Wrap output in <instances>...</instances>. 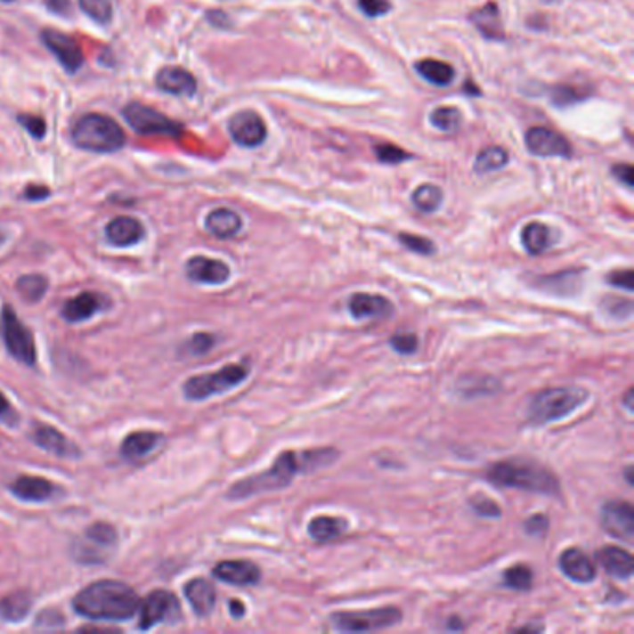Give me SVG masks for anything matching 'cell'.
Here are the masks:
<instances>
[{
    "label": "cell",
    "mask_w": 634,
    "mask_h": 634,
    "mask_svg": "<svg viewBox=\"0 0 634 634\" xmlns=\"http://www.w3.org/2000/svg\"><path fill=\"white\" fill-rule=\"evenodd\" d=\"M339 454L335 449H313V451H287L283 452L270 469L248 476L235 485H231V490L227 492V499L231 500H242L253 495L273 492V490H283L294 480L296 475L300 473H313L316 469H322L331 465Z\"/></svg>",
    "instance_id": "obj_1"
},
{
    "label": "cell",
    "mask_w": 634,
    "mask_h": 634,
    "mask_svg": "<svg viewBox=\"0 0 634 634\" xmlns=\"http://www.w3.org/2000/svg\"><path fill=\"white\" fill-rule=\"evenodd\" d=\"M73 608L77 614L93 622H126L138 612L140 599L121 581H97L78 591Z\"/></svg>",
    "instance_id": "obj_2"
},
{
    "label": "cell",
    "mask_w": 634,
    "mask_h": 634,
    "mask_svg": "<svg viewBox=\"0 0 634 634\" xmlns=\"http://www.w3.org/2000/svg\"><path fill=\"white\" fill-rule=\"evenodd\" d=\"M485 478L499 485V488H516L553 497L560 495L558 478L549 469L540 467V465L531 461H499L488 469Z\"/></svg>",
    "instance_id": "obj_3"
},
{
    "label": "cell",
    "mask_w": 634,
    "mask_h": 634,
    "mask_svg": "<svg viewBox=\"0 0 634 634\" xmlns=\"http://www.w3.org/2000/svg\"><path fill=\"white\" fill-rule=\"evenodd\" d=\"M73 143L82 151L116 153L125 145V133L116 119L104 114H84L71 126Z\"/></svg>",
    "instance_id": "obj_4"
},
{
    "label": "cell",
    "mask_w": 634,
    "mask_h": 634,
    "mask_svg": "<svg viewBox=\"0 0 634 634\" xmlns=\"http://www.w3.org/2000/svg\"><path fill=\"white\" fill-rule=\"evenodd\" d=\"M589 398L588 391L582 387H551L540 391L528 404V420L532 425H549L572 415L575 410L586 404Z\"/></svg>",
    "instance_id": "obj_5"
},
{
    "label": "cell",
    "mask_w": 634,
    "mask_h": 634,
    "mask_svg": "<svg viewBox=\"0 0 634 634\" xmlns=\"http://www.w3.org/2000/svg\"><path fill=\"white\" fill-rule=\"evenodd\" d=\"M248 376H249L248 365L242 363L225 365L216 372L188 378L186 384L183 386V391L188 400H207L215 394H222L235 389Z\"/></svg>",
    "instance_id": "obj_6"
},
{
    "label": "cell",
    "mask_w": 634,
    "mask_h": 634,
    "mask_svg": "<svg viewBox=\"0 0 634 634\" xmlns=\"http://www.w3.org/2000/svg\"><path fill=\"white\" fill-rule=\"evenodd\" d=\"M329 620L333 627L341 632H369L396 625L402 620V612L394 606L372 610H346L335 612Z\"/></svg>",
    "instance_id": "obj_7"
},
{
    "label": "cell",
    "mask_w": 634,
    "mask_h": 634,
    "mask_svg": "<svg viewBox=\"0 0 634 634\" xmlns=\"http://www.w3.org/2000/svg\"><path fill=\"white\" fill-rule=\"evenodd\" d=\"M125 121L131 125V129L138 134H160V136H172L177 138L183 133V125L174 121L172 118L164 116L162 112L145 107L142 102H131L123 109Z\"/></svg>",
    "instance_id": "obj_8"
},
{
    "label": "cell",
    "mask_w": 634,
    "mask_h": 634,
    "mask_svg": "<svg viewBox=\"0 0 634 634\" xmlns=\"http://www.w3.org/2000/svg\"><path fill=\"white\" fill-rule=\"evenodd\" d=\"M140 629L147 630L153 629L158 623H164L167 620L177 622L181 618L179 610V601L172 594V591L166 589H155L140 603Z\"/></svg>",
    "instance_id": "obj_9"
},
{
    "label": "cell",
    "mask_w": 634,
    "mask_h": 634,
    "mask_svg": "<svg viewBox=\"0 0 634 634\" xmlns=\"http://www.w3.org/2000/svg\"><path fill=\"white\" fill-rule=\"evenodd\" d=\"M4 341H6V348L17 362L25 363L28 367L36 365L37 354H36L34 337L30 329L20 322L19 316L10 307L4 309Z\"/></svg>",
    "instance_id": "obj_10"
},
{
    "label": "cell",
    "mask_w": 634,
    "mask_h": 634,
    "mask_svg": "<svg viewBox=\"0 0 634 634\" xmlns=\"http://www.w3.org/2000/svg\"><path fill=\"white\" fill-rule=\"evenodd\" d=\"M526 150L536 157H562L572 158L573 150L569 140L547 126H532L524 134Z\"/></svg>",
    "instance_id": "obj_11"
},
{
    "label": "cell",
    "mask_w": 634,
    "mask_h": 634,
    "mask_svg": "<svg viewBox=\"0 0 634 634\" xmlns=\"http://www.w3.org/2000/svg\"><path fill=\"white\" fill-rule=\"evenodd\" d=\"M41 41L58 58L60 66L68 73H77L82 68L84 51L71 36L54 28H45L41 32Z\"/></svg>",
    "instance_id": "obj_12"
},
{
    "label": "cell",
    "mask_w": 634,
    "mask_h": 634,
    "mask_svg": "<svg viewBox=\"0 0 634 634\" xmlns=\"http://www.w3.org/2000/svg\"><path fill=\"white\" fill-rule=\"evenodd\" d=\"M601 524L605 531L623 541L634 538V508L625 500H610L601 508Z\"/></svg>",
    "instance_id": "obj_13"
},
{
    "label": "cell",
    "mask_w": 634,
    "mask_h": 634,
    "mask_svg": "<svg viewBox=\"0 0 634 634\" xmlns=\"http://www.w3.org/2000/svg\"><path fill=\"white\" fill-rule=\"evenodd\" d=\"M229 134L242 147H259L266 140V125L257 112L242 110L229 119Z\"/></svg>",
    "instance_id": "obj_14"
},
{
    "label": "cell",
    "mask_w": 634,
    "mask_h": 634,
    "mask_svg": "<svg viewBox=\"0 0 634 634\" xmlns=\"http://www.w3.org/2000/svg\"><path fill=\"white\" fill-rule=\"evenodd\" d=\"M348 309L355 321H386L394 311L386 296L367 292H355L348 300Z\"/></svg>",
    "instance_id": "obj_15"
},
{
    "label": "cell",
    "mask_w": 634,
    "mask_h": 634,
    "mask_svg": "<svg viewBox=\"0 0 634 634\" xmlns=\"http://www.w3.org/2000/svg\"><path fill=\"white\" fill-rule=\"evenodd\" d=\"M186 276L201 285H224L231 276V270L218 259L196 256L186 263Z\"/></svg>",
    "instance_id": "obj_16"
},
{
    "label": "cell",
    "mask_w": 634,
    "mask_h": 634,
    "mask_svg": "<svg viewBox=\"0 0 634 634\" xmlns=\"http://www.w3.org/2000/svg\"><path fill=\"white\" fill-rule=\"evenodd\" d=\"M157 88L164 93L192 97L198 90V80L188 69L181 66H166L157 73Z\"/></svg>",
    "instance_id": "obj_17"
},
{
    "label": "cell",
    "mask_w": 634,
    "mask_h": 634,
    "mask_svg": "<svg viewBox=\"0 0 634 634\" xmlns=\"http://www.w3.org/2000/svg\"><path fill=\"white\" fill-rule=\"evenodd\" d=\"M32 439L39 449H44L58 458L80 456V449L75 445V443L51 425H36L32 430Z\"/></svg>",
    "instance_id": "obj_18"
},
{
    "label": "cell",
    "mask_w": 634,
    "mask_h": 634,
    "mask_svg": "<svg viewBox=\"0 0 634 634\" xmlns=\"http://www.w3.org/2000/svg\"><path fill=\"white\" fill-rule=\"evenodd\" d=\"M558 565L562 569V573L569 581H575L579 584H588L591 581H596L597 575L596 562L577 547L565 549V551L560 555Z\"/></svg>",
    "instance_id": "obj_19"
},
{
    "label": "cell",
    "mask_w": 634,
    "mask_h": 634,
    "mask_svg": "<svg viewBox=\"0 0 634 634\" xmlns=\"http://www.w3.org/2000/svg\"><path fill=\"white\" fill-rule=\"evenodd\" d=\"M10 492L17 499L25 500V502H45V500L54 499L60 493L54 482H51L47 478H41V476H30V475L19 476L17 480H13L10 484Z\"/></svg>",
    "instance_id": "obj_20"
},
{
    "label": "cell",
    "mask_w": 634,
    "mask_h": 634,
    "mask_svg": "<svg viewBox=\"0 0 634 634\" xmlns=\"http://www.w3.org/2000/svg\"><path fill=\"white\" fill-rule=\"evenodd\" d=\"M213 575L232 586H253L261 581V569L248 560H225L213 569Z\"/></svg>",
    "instance_id": "obj_21"
},
{
    "label": "cell",
    "mask_w": 634,
    "mask_h": 634,
    "mask_svg": "<svg viewBox=\"0 0 634 634\" xmlns=\"http://www.w3.org/2000/svg\"><path fill=\"white\" fill-rule=\"evenodd\" d=\"M104 235L112 246L129 248L138 244L145 237V229L140 220L133 216H118L109 222Z\"/></svg>",
    "instance_id": "obj_22"
},
{
    "label": "cell",
    "mask_w": 634,
    "mask_h": 634,
    "mask_svg": "<svg viewBox=\"0 0 634 634\" xmlns=\"http://www.w3.org/2000/svg\"><path fill=\"white\" fill-rule=\"evenodd\" d=\"M162 434L151 432V430H140L126 435L121 443V456L126 461H138L145 458L150 452H153L160 443H162Z\"/></svg>",
    "instance_id": "obj_23"
},
{
    "label": "cell",
    "mask_w": 634,
    "mask_h": 634,
    "mask_svg": "<svg viewBox=\"0 0 634 634\" xmlns=\"http://www.w3.org/2000/svg\"><path fill=\"white\" fill-rule=\"evenodd\" d=\"M104 305V298L95 292H82L75 298L68 300L61 309V316L68 322H84L92 319Z\"/></svg>",
    "instance_id": "obj_24"
},
{
    "label": "cell",
    "mask_w": 634,
    "mask_h": 634,
    "mask_svg": "<svg viewBox=\"0 0 634 634\" xmlns=\"http://www.w3.org/2000/svg\"><path fill=\"white\" fill-rule=\"evenodd\" d=\"M184 596L199 618L208 616L216 605V588L207 579H194L184 586Z\"/></svg>",
    "instance_id": "obj_25"
},
{
    "label": "cell",
    "mask_w": 634,
    "mask_h": 634,
    "mask_svg": "<svg viewBox=\"0 0 634 634\" xmlns=\"http://www.w3.org/2000/svg\"><path fill=\"white\" fill-rule=\"evenodd\" d=\"M555 242H557V232L541 222L526 224L521 231V244L526 249V253H531V256L545 253L547 249H551L555 246Z\"/></svg>",
    "instance_id": "obj_26"
},
{
    "label": "cell",
    "mask_w": 634,
    "mask_h": 634,
    "mask_svg": "<svg viewBox=\"0 0 634 634\" xmlns=\"http://www.w3.org/2000/svg\"><path fill=\"white\" fill-rule=\"evenodd\" d=\"M597 560L603 565L605 572L614 579H630L634 572L632 555L622 547H605L597 553Z\"/></svg>",
    "instance_id": "obj_27"
},
{
    "label": "cell",
    "mask_w": 634,
    "mask_h": 634,
    "mask_svg": "<svg viewBox=\"0 0 634 634\" xmlns=\"http://www.w3.org/2000/svg\"><path fill=\"white\" fill-rule=\"evenodd\" d=\"M205 227L213 237L225 240L239 235L242 229V218L231 208H215L213 213H208Z\"/></svg>",
    "instance_id": "obj_28"
},
{
    "label": "cell",
    "mask_w": 634,
    "mask_h": 634,
    "mask_svg": "<svg viewBox=\"0 0 634 634\" xmlns=\"http://www.w3.org/2000/svg\"><path fill=\"white\" fill-rule=\"evenodd\" d=\"M469 20L478 28V32L492 41L504 39V28L500 20V12L495 3H488L485 6L469 13Z\"/></svg>",
    "instance_id": "obj_29"
},
{
    "label": "cell",
    "mask_w": 634,
    "mask_h": 634,
    "mask_svg": "<svg viewBox=\"0 0 634 634\" xmlns=\"http://www.w3.org/2000/svg\"><path fill=\"white\" fill-rule=\"evenodd\" d=\"M415 71L422 78L428 80L430 84H434V86H449V84H452V80L456 77V71H454V68L451 66V63L441 61V60H434V58L419 60L415 63Z\"/></svg>",
    "instance_id": "obj_30"
},
{
    "label": "cell",
    "mask_w": 634,
    "mask_h": 634,
    "mask_svg": "<svg viewBox=\"0 0 634 634\" xmlns=\"http://www.w3.org/2000/svg\"><path fill=\"white\" fill-rule=\"evenodd\" d=\"M346 528H348L346 519L319 516V517L311 519V523H309V536L319 543H328V541L341 538L346 532Z\"/></svg>",
    "instance_id": "obj_31"
},
{
    "label": "cell",
    "mask_w": 634,
    "mask_h": 634,
    "mask_svg": "<svg viewBox=\"0 0 634 634\" xmlns=\"http://www.w3.org/2000/svg\"><path fill=\"white\" fill-rule=\"evenodd\" d=\"M32 606V597L27 591H15V594L0 599V618L10 622V623H17L23 622Z\"/></svg>",
    "instance_id": "obj_32"
},
{
    "label": "cell",
    "mask_w": 634,
    "mask_h": 634,
    "mask_svg": "<svg viewBox=\"0 0 634 634\" xmlns=\"http://www.w3.org/2000/svg\"><path fill=\"white\" fill-rule=\"evenodd\" d=\"M581 281H582V278L579 276L577 270H567V272L555 273V276L541 278L540 280V287L543 290L555 292V294H560V296H572V294H577L581 290V287H582Z\"/></svg>",
    "instance_id": "obj_33"
},
{
    "label": "cell",
    "mask_w": 634,
    "mask_h": 634,
    "mask_svg": "<svg viewBox=\"0 0 634 634\" xmlns=\"http://www.w3.org/2000/svg\"><path fill=\"white\" fill-rule=\"evenodd\" d=\"M510 157L508 151L502 150L499 145H492L482 150L475 160V170L478 174H490V172H497L500 167H504L508 164Z\"/></svg>",
    "instance_id": "obj_34"
},
{
    "label": "cell",
    "mask_w": 634,
    "mask_h": 634,
    "mask_svg": "<svg viewBox=\"0 0 634 634\" xmlns=\"http://www.w3.org/2000/svg\"><path fill=\"white\" fill-rule=\"evenodd\" d=\"M15 287L27 302H39L49 289V280L41 276V273H27V276H20L17 280Z\"/></svg>",
    "instance_id": "obj_35"
},
{
    "label": "cell",
    "mask_w": 634,
    "mask_h": 634,
    "mask_svg": "<svg viewBox=\"0 0 634 634\" xmlns=\"http://www.w3.org/2000/svg\"><path fill=\"white\" fill-rule=\"evenodd\" d=\"M411 201L415 205V208H419L420 213H435V210L441 207L443 203V192L441 188L435 184H420L419 188H415V192L411 194Z\"/></svg>",
    "instance_id": "obj_36"
},
{
    "label": "cell",
    "mask_w": 634,
    "mask_h": 634,
    "mask_svg": "<svg viewBox=\"0 0 634 634\" xmlns=\"http://www.w3.org/2000/svg\"><path fill=\"white\" fill-rule=\"evenodd\" d=\"M430 123L443 133H454L461 125V112L454 107H437L430 112Z\"/></svg>",
    "instance_id": "obj_37"
},
{
    "label": "cell",
    "mask_w": 634,
    "mask_h": 634,
    "mask_svg": "<svg viewBox=\"0 0 634 634\" xmlns=\"http://www.w3.org/2000/svg\"><path fill=\"white\" fill-rule=\"evenodd\" d=\"M532 582H534V575H532V569L528 565L517 564L504 572V584L512 589L526 591L532 588Z\"/></svg>",
    "instance_id": "obj_38"
},
{
    "label": "cell",
    "mask_w": 634,
    "mask_h": 634,
    "mask_svg": "<svg viewBox=\"0 0 634 634\" xmlns=\"http://www.w3.org/2000/svg\"><path fill=\"white\" fill-rule=\"evenodd\" d=\"M80 10L99 25H109L112 20L110 0H78Z\"/></svg>",
    "instance_id": "obj_39"
},
{
    "label": "cell",
    "mask_w": 634,
    "mask_h": 634,
    "mask_svg": "<svg viewBox=\"0 0 634 634\" xmlns=\"http://www.w3.org/2000/svg\"><path fill=\"white\" fill-rule=\"evenodd\" d=\"M86 540L101 545V547H114L118 543V532L110 523H93L88 526Z\"/></svg>",
    "instance_id": "obj_40"
},
{
    "label": "cell",
    "mask_w": 634,
    "mask_h": 634,
    "mask_svg": "<svg viewBox=\"0 0 634 634\" xmlns=\"http://www.w3.org/2000/svg\"><path fill=\"white\" fill-rule=\"evenodd\" d=\"M398 242L404 248H408L410 251L419 253V256H432V253L435 251V244L430 239L411 235V232H400Z\"/></svg>",
    "instance_id": "obj_41"
},
{
    "label": "cell",
    "mask_w": 634,
    "mask_h": 634,
    "mask_svg": "<svg viewBox=\"0 0 634 634\" xmlns=\"http://www.w3.org/2000/svg\"><path fill=\"white\" fill-rule=\"evenodd\" d=\"M391 348L402 355H411L419 348L417 335L411 331H398L391 337Z\"/></svg>",
    "instance_id": "obj_42"
},
{
    "label": "cell",
    "mask_w": 634,
    "mask_h": 634,
    "mask_svg": "<svg viewBox=\"0 0 634 634\" xmlns=\"http://www.w3.org/2000/svg\"><path fill=\"white\" fill-rule=\"evenodd\" d=\"M376 157L379 162H384V164H400V162H404V160H410L411 155L406 153L404 150H400V147L396 145H391V143H384V145H378L376 147Z\"/></svg>",
    "instance_id": "obj_43"
},
{
    "label": "cell",
    "mask_w": 634,
    "mask_h": 634,
    "mask_svg": "<svg viewBox=\"0 0 634 634\" xmlns=\"http://www.w3.org/2000/svg\"><path fill=\"white\" fill-rule=\"evenodd\" d=\"M17 121L20 123V126L23 129L34 136L36 140H41L45 134H47V123L44 118H39V116H32V114H19L17 116Z\"/></svg>",
    "instance_id": "obj_44"
},
{
    "label": "cell",
    "mask_w": 634,
    "mask_h": 634,
    "mask_svg": "<svg viewBox=\"0 0 634 634\" xmlns=\"http://www.w3.org/2000/svg\"><path fill=\"white\" fill-rule=\"evenodd\" d=\"M471 506H473V510L480 516V517H492V519H497L500 517L502 510H500V506L490 499V497H475L471 499Z\"/></svg>",
    "instance_id": "obj_45"
},
{
    "label": "cell",
    "mask_w": 634,
    "mask_h": 634,
    "mask_svg": "<svg viewBox=\"0 0 634 634\" xmlns=\"http://www.w3.org/2000/svg\"><path fill=\"white\" fill-rule=\"evenodd\" d=\"M357 6L367 17L376 19L391 12L389 0H357Z\"/></svg>",
    "instance_id": "obj_46"
},
{
    "label": "cell",
    "mask_w": 634,
    "mask_h": 634,
    "mask_svg": "<svg viewBox=\"0 0 634 634\" xmlns=\"http://www.w3.org/2000/svg\"><path fill=\"white\" fill-rule=\"evenodd\" d=\"M606 313H610L614 319H629L632 314V302L630 300H623V298H606L603 302Z\"/></svg>",
    "instance_id": "obj_47"
},
{
    "label": "cell",
    "mask_w": 634,
    "mask_h": 634,
    "mask_svg": "<svg viewBox=\"0 0 634 634\" xmlns=\"http://www.w3.org/2000/svg\"><path fill=\"white\" fill-rule=\"evenodd\" d=\"M215 345H216L215 335L196 333V335H192V339H190V343H188V350H190V354L201 355V354H207Z\"/></svg>",
    "instance_id": "obj_48"
},
{
    "label": "cell",
    "mask_w": 634,
    "mask_h": 634,
    "mask_svg": "<svg viewBox=\"0 0 634 634\" xmlns=\"http://www.w3.org/2000/svg\"><path fill=\"white\" fill-rule=\"evenodd\" d=\"M606 281H608L612 287L623 289V290H627V292H632V290H634V285H632V270H630V268L612 272Z\"/></svg>",
    "instance_id": "obj_49"
},
{
    "label": "cell",
    "mask_w": 634,
    "mask_h": 634,
    "mask_svg": "<svg viewBox=\"0 0 634 634\" xmlns=\"http://www.w3.org/2000/svg\"><path fill=\"white\" fill-rule=\"evenodd\" d=\"M549 528V517L545 514H536L524 521V531L531 536H543Z\"/></svg>",
    "instance_id": "obj_50"
},
{
    "label": "cell",
    "mask_w": 634,
    "mask_h": 634,
    "mask_svg": "<svg viewBox=\"0 0 634 634\" xmlns=\"http://www.w3.org/2000/svg\"><path fill=\"white\" fill-rule=\"evenodd\" d=\"M36 625H37V627L54 629V627L63 625V616L60 614V612H56V610H44V612H41V614L37 616Z\"/></svg>",
    "instance_id": "obj_51"
},
{
    "label": "cell",
    "mask_w": 634,
    "mask_h": 634,
    "mask_svg": "<svg viewBox=\"0 0 634 634\" xmlns=\"http://www.w3.org/2000/svg\"><path fill=\"white\" fill-rule=\"evenodd\" d=\"M612 174H614V177L620 183H623L627 188L634 186V167L630 164H616L612 167Z\"/></svg>",
    "instance_id": "obj_52"
},
{
    "label": "cell",
    "mask_w": 634,
    "mask_h": 634,
    "mask_svg": "<svg viewBox=\"0 0 634 634\" xmlns=\"http://www.w3.org/2000/svg\"><path fill=\"white\" fill-rule=\"evenodd\" d=\"M575 101H579V95L573 88H557L553 92V102L557 107H565V104H572Z\"/></svg>",
    "instance_id": "obj_53"
},
{
    "label": "cell",
    "mask_w": 634,
    "mask_h": 634,
    "mask_svg": "<svg viewBox=\"0 0 634 634\" xmlns=\"http://www.w3.org/2000/svg\"><path fill=\"white\" fill-rule=\"evenodd\" d=\"M0 420L6 422L8 427H13L15 422L19 420V415L15 413V410L12 408V404L8 402V398L0 393Z\"/></svg>",
    "instance_id": "obj_54"
},
{
    "label": "cell",
    "mask_w": 634,
    "mask_h": 634,
    "mask_svg": "<svg viewBox=\"0 0 634 634\" xmlns=\"http://www.w3.org/2000/svg\"><path fill=\"white\" fill-rule=\"evenodd\" d=\"M51 194V190L47 186H41V184H28L25 188V194L23 198L28 199V201H41V199H45L49 198Z\"/></svg>",
    "instance_id": "obj_55"
},
{
    "label": "cell",
    "mask_w": 634,
    "mask_h": 634,
    "mask_svg": "<svg viewBox=\"0 0 634 634\" xmlns=\"http://www.w3.org/2000/svg\"><path fill=\"white\" fill-rule=\"evenodd\" d=\"M45 4L53 13H58V15L71 13V0H45Z\"/></svg>",
    "instance_id": "obj_56"
},
{
    "label": "cell",
    "mask_w": 634,
    "mask_h": 634,
    "mask_svg": "<svg viewBox=\"0 0 634 634\" xmlns=\"http://www.w3.org/2000/svg\"><path fill=\"white\" fill-rule=\"evenodd\" d=\"M229 612H231L232 618L240 620V618L246 614V606H244V603L239 601V599H231V601H229Z\"/></svg>",
    "instance_id": "obj_57"
},
{
    "label": "cell",
    "mask_w": 634,
    "mask_h": 634,
    "mask_svg": "<svg viewBox=\"0 0 634 634\" xmlns=\"http://www.w3.org/2000/svg\"><path fill=\"white\" fill-rule=\"evenodd\" d=\"M207 17H208L210 23L216 25V27H225V25H229L227 15H225L224 12H218V10H215V12H208V13H207Z\"/></svg>",
    "instance_id": "obj_58"
},
{
    "label": "cell",
    "mask_w": 634,
    "mask_h": 634,
    "mask_svg": "<svg viewBox=\"0 0 634 634\" xmlns=\"http://www.w3.org/2000/svg\"><path fill=\"white\" fill-rule=\"evenodd\" d=\"M625 406H627V410H629V411H632V410H634V408H632V391H630V389H629V391H627V394H625Z\"/></svg>",
    "instance_id": "obj_59"
},
{
    "label": "cell",
    "mask_w": 634,
    "mask_h": 634,
    "mask_svg": "<svg viewBox=\"0 0 634 634\" xmlns=\"http://www.w3.org/2000/svg\"><path fill=\"white\" fill-rule=\"evenodd\" d=\"M449 629H463V623L459 622V618H451Z\"/></svg>",
    "instance_id": "obj_60"
},
{
    "label": "cell",
    "mask_w": 634,
    "mask_h": 634,
    "mask_svg": "<svg viewBox=\"0 0 634 634\" xmlns=\"http://www.w3.org/2000/svg\"><path fill=\"white\" fill-rule=\"evenodd\" d=\"M625 476H627L629 485H634V480H632V467H630V465H629V467L625 469Z\"/></svg>",
    "instance_id": "obj_61"
},
{
    "label": "cell",
    "mask_w": 634,
    "mask_h": 634,
    "mask_svg": "<svg viewBox=\"0 0 634 634\" xmlns=\"http://www.w3.org/2000/svg\"><path fill=\"white\" fill-rule=\"evenodd\" d=\"M4 242V235H3V232H0V244H3Z\"/></svg>",
    "instance_id": "obj_62"
},
{
    "label": "cell",
    "mask_w": 634,
    "mask_h": 634,
    "mask_svg": "<svg viewBox=\"0 0 634 634\" xmlns=\"http://www.w3.org/2000/svg\"><path fill=\"white\" fill-rule=\"evenodd\" d=\"M0 3H6V4H10V3H13V0H0Z\"/></svg>",
    "instance_id": "obj_63"
}]
</instances>
